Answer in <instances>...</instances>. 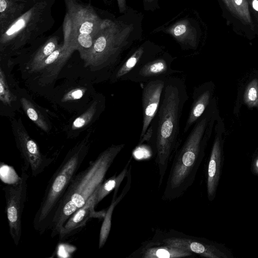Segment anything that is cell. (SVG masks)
<instances>
[{"label":"cell","instance_id":"13","mask_svg":"<svg viewBox=\"0 0 258 258\" xmlns=\"http://www.w3.org/2000/svg\"><path fill=\"white\" fill-rule=\"evenodd\" d=\"M165 79L147 81L142 84L143 121L140 139L148 128L158 111Z\"/></svg>","mask_w":258,"mask_h":258},{"label":"cell","instance_id":"21","mask_svg":"<svg viewBox=\"0 0 258 258\" xmlns=\"http://www.w3.org/2000/svg\"><path fill=\"white\" fill-rule=\"evenodd\" d=\"M168 33L171 34L181 46L182 49H196L198 46L196 29L187 20L177 22L169 28Z\"/></svg>","mask_w":258,"mask_h":258},{"label":"cell","instance_id":"12","mask_svg":"<svg viewBox=\"0 0 258 258\" xmlns=\"http://www.w3.org/2000/svg\"><path fill=\"white\" fill-rule=\"evenodd\" d=\"M163 52L162 48L150 42H145L131 51L111 76L112 82L123 81L131 72L153 59Z\"/></svg>","mask_w":258,"mask_h":258},{"label":"cell","instance_id":"11","mask_svg":"<svg viewBox=\"0 0 258 258\" xmlns=\"http://www.w3.org/2000/svg\"><path fill=\"white\" fill-rule=\"evenodd\" d=\"M175 57L167 52H162L153 59L128 74L123 81L143 83L157 79H166L182 71L172 68Z\"/></svg>","mask_w":258,"mask_h":258},{"label":"cell","instance_id":"4","mask_svg":"<svg viewBox=\"0 0 258 258\" xmlns=\"http://www.w3.org/2000/svg\"><path fill=\"white\" fill-rule=\"evenodd\" d=\"M125 145H111L91 161L85 169L76 174L54 213L49 230L52 238L59 235L67 220L85 204L103 182L109 167Z\"/></svg>","mask_w":258,"mask_h":258},{"label":"cell","instance_id":"30","mask_svg":"<svg viewBox=\"0 0 258 258\" xmlns=\"http://www.w3.org/2000/svg\"><path fill=\"white\" fill-rule=\"evenodd\" d=\"M250 171L254 175L258 178V154L252 159L250 164Z\"/></svg>","mask_w":258,"mask_h":258},{"label":"cell","instance_id":"35","mask_svg":"<svg viewBox=\"0 0 258 258\" xmlns=\"http://www.w3.org/2000/svg\"><path fill=\"white\" fill-rule=\"evenodd\" d=\"M103 2L106 3L107 0H102Z\"/></svg>","mask_w":258,"mask_h":258},{"label":"cell","instance_id":"8","mask_svg":"<svg viewBox=\"0 0 258 258\" xmlns=\"http://www.w3.org/2000/svg\"><path fill=\"white\" fill-rule=\"evenodd\" d=\"M157 242L188 251L206 258H233L225 245L204 237L189 235L176 230L156 229L152 238Z\"/></svg>","mask_w":258,"mask_h":258},{"label":"cell","instance_id":"34","mask_svg":"<svg viewBox=\"0 0 258 258\" xmlns=\"http://www.w3.org/2000/svg\"><path fill=\"white\" fill-rule=\"evenodd\" d=\"M253 9L258 12V0H251Z\"/></svg>","mask_w":258,"mask_h":258},{"label":"cell","instance_id":"37","mask_svg":"<svg viewBox=\"0 0 258 258\" xmlns=\"http://www.w3.org/2000/svg\"><path fill=\"white\" fill-rule=\"evenodd\" d=\"M33 1H35V0H33Z\"/></svg>","mask_w":258,"mask_h":258},{"label":"cell","instance_id":"27","mask_svg":"<svg viewBox=\"0 0 258 258\" xmlns=\"http://www.w3.org/2000/svg\"><path fill=\"white\" fill-rule=\"evenodd\" d=\"M0 100L5 105H10L15 100V97L9 89L2 68L0 70Z\"/></svg>","mask_w":258,"mask_h":258},{"label":"cell","instance_id":"2","mask_svg":"<svg viewBox=\"0 0 258 258\" xmlns=\"http://www.w3.org/2000/svg\"><path fill=\"white\" fill-rule=\"evenodd\" d=\"M212 115L207 108L174 154L162 196L163 200L170 201L181 197L195 182L210 136Z\"/></svg>","mask_w":258,"mask_h":258},{"label":"cell","instance_id":"28","mask_svg":"<svg viewBox=\"0 0 258 258\" xmlns=\"http://www.w3.org/2000/svg\"><path fill=\"white\" fill-rule=\"evenodd\" d=\"M155 132L156 125L155 120L153 119L145 133L140 139L138 146L142 145L144 142H147L152 145L155 138Z\"/></svg>","mask_w":258,"mask_h":258},{"label":"cell","instance_id":"33","mask_svg":"<svg viewBox=\"0 0 258 258\" xmlns=\"http://www.w3.org/2000/svg\"><path fill=\"white\" fill-rule=\"evenodd\" d=\"M223 1L224 2L227 8L229 10V11L235 14L231 0H223Z\"/></svg>","mask_w":258,"mask_h":258},{"label":"cell","instance_id":"17","mask_svg":"<svg viewBox=\"0 0 258 258\" xmlns=\"http://www.w3.org/2000/svg\"><path fill=\"white\" fill-rule=\"evenodd\" d=\"M212 88L208 84L195 87L192 94V102L183 128L185 134L202 115L208 107L212 96Z\"/></svg>","mask_w":258,"mask_h":258},{"label":"cell","instance_id":"6","mask_svg":"<svg viewBox=\"0 0 258 258\" xmlns=\"http://www.w3.org/2000/svg\"><path fill=\"white\" fill-rule=\"evenodd\" d=\"M55 0H35L27 11L3 34L0 52L6 55L21 51L44 36L53 28Z\"/></svg>","mask_w":258,"mask_h":258},{"label":"cell","instance_id":"24","mask_svg":"<svg viewBox=\"0 0 258 258\" xmlns=\"http://www.w3.org/2000/svg\"><path fill=\"white\" fill-rule=\"evenodd\" d=\"M98 102L96 100L81 115L77 117L73 122L72 129L77 130L89 124L97 112Z\"/></svg>","mask_w":258,"mask_h":258},{"label":"cell","instance_id":"15","mask_svg":"<svg viewBox=\"0 0 258 258\" xmlns=\"http://www.w3.org/2000/svg\"><path fill=\"white\" fill-rule=\"evenodd\" d=\"M223 162V143L219 134H217L211 151L206 172L207 195L210 202H212L216 197Z\"/></svg>","mask_w":258,"mask_h":258},{"label":"cell","instance_id":"31","mask_svg":"<svg viewBox=\"0 0 258 258\" xmlns=\"http://www.w3.org/2000/svg\"><path fill=\"white\" fill-rule=\"evenodd\" d=\"M144 8L146 10H153L158 5V0H143Z\"/></svg>","mask_w":258,"mask_h":258},{"label":"cell","instance_id":"7","mask_svg":"<svg viewBox=\"0 0 258 258\" xmlns=\"http://www.w3.org/2000/svg\"><path fill=\"white\" fill-rule=\"evenodd\" d=\"M89 145L84 140L72 149L48 181L33 222L39 234L49 230L56 209L85 158Z\"/></svg>","mask_w":258,"mask_h":258},{"label":"cell","instance_id":"23","mask_svg":"<svg viewBox=\"0 0 258 258\" xmlns=\"http://www.w3.org/2000/svg\"><path fill=\"white\" fill-rule=\"evenodd\" d=\"M22 108L28 117L39 128L45 132L49 130V126L44 116L28 99L25 97L21 99Z\"/></svg>","mask_w":258,"mask_h":258},{"label":"cell","instance_id":"10","mask_svg":"<svg viewBox=\"0 0 258 258\" xmlns=\"http://www.w3.org/2000/svg\"><path fill=\"white\" fill-rule=\"evenodd\" d=\"M14 137L23 163L21 168L36 177L42 173L52 162V160L43 155L37 143L30 137L22 123L21 119L13 122Z\"/></svg>","mask_w":258,"mask_h":258},{"label":"cell","instance_id":"18","mask_svg":"<svg viewBox=\"0 0 258 258\" xmlns=\"http://www.w3.org/2000/svg\"><path fill=\"white\" fill-rule=\"evenodd\" d=\"M33 0H0V34L31 6Z\"/></svg>","mask_w":258,"mask_h":258},{"label":"cell","instance_id":"32","mask_svg":"<svg viewBox=\"0 0 258 258\" xmlns=\"http://www.w3.org/2000/svg\"><path fill=\"white\" fill-rule=\"evenodd\" d=\"M119 11L120 13H125L127 11L126 0H117Z\"/></svg>","mask_w":258,"mask_h":258},{"label":"cell","instance_id":"9","mask_svg":"<svg viewBox=\"0 0 258 258\" xmlns=\"http://www.w3.org/2000/svg\"><path fill=\"white\" fill-rule=\"evenodd\" d=\"M28 178V171L21 168L19 179L3 188L9 232L16 246L18 245L22 235V215L26 199Z\"/></svg>","mask_w":258,"mask_h":258},{"label":"cell","instance_id":"36","mask_svg":"<svg viewBox=\"0 0 258 258\" xmlns=\"http://www.w3.org/2000/svg\"><path fill=\"white\" fill-rule=\"evenodd\" d=\"M25 1H27V0H25Z\"/></svg>","mask_w":258,"mask_h":258},{"label":"cell","instance_id":"26","mask_svg":"<svg viewBox=\"0 0 258 258\" xmlns=\"http://www.w3.org/2000/svg\"><path fill=\"white\" fill-rule=\"evenodd\" d=\"M244 101L249 107L258 106V82L253 80L247 86L244 94Z\"/></svg>","mask_w":258,"mask_h":258},{"label":"cell","instance_id":"1","mask_svg":"<svg viewBox=\"0 0 258 258\" xmlns=\"http://www.w3.org/2000/svg\"><path fill=\"white\" fill-rule=\"evenodd\" d=\"M189 99L184 80L172 75L165 79L160 103L154 119L156 125L152 146L155 153L160 187L170 161L180 146V121Z\"/></svg>","mask_w":258,"mask_h":258},{"label":"cell","instance_id":"16","mask_svg":"<svg viewBox=\"0 0 258 258\" xmlns=\"http://www.w3.org/2000/svg\"><path fill=\"white\" fill-rule=\"evenodd\" d=\"M196 254L188 251L160 243L149 239L143 242L128 258H181L195 257Z\"/></svg>","mask_w":258,"mask_h":258},{"label":"cell","instance_id":"22","mask_svg":"<svg viewBox=\"0 0 258 258\" xmlns=\"http://www.w3.org/2000/svg\"><path fill=\"white\" fill-rule=\"evenodd\" d=\"M132 158H131L122 171L118 175L116 174L113 175L100 184L98 188L97 194V204L100 202L106 196L114 190L113 194L117 195L120 185L127 173L130 164H131Z\"/></svg>","mask_w":258,"mask_h":258},{"label":"cell","instance_id":"14","mask_svg":"<svg viewBox=\"0 0 258 258\" xmlns=\"http://www.w3.org/2000/svg\"><path fill=\"white\" fill-rule=\"evenodd\" d=\"M98 188L85 204L75 212L66 222L59 233V239H63L76 233L78 230L85 226L90 218L104 219L106 210H103L98 212L94 210L95 207L97 205Z\"/></svg>","mask_w":258,"mask_h":258},{"label":"cell","instance_id":"5","mask_svg":"<svg viewBox=\"0 0 258 258\" xmlns=\"http://www.w3.org/2000/svg\"><path fill=\"white\" fill-rule=\"evenodd\" d=\"M66 14L62 25L63 44L78 50L83 59L91 49L105 20L101 10L82 0H63Z\"/></svg>","mask_w":258,"mask_h":258},{"label":"cell","instance_id":"3","mask_svg":"<svg viewBox=\"0 0 258 258\" xmlns=\"http://www.w3.org/2000/svg\"><path fill=\"white\" fill-rule=\"evenodd\" d=\"M141 30V19L133 12L107 18L83 59L86 66L108 68L113 74L124 59L123 54L140 39Z\"/></svg>","mask_w":258,"mask_h":258},{"label":"cell","instance_id":"20","mask_svg":"<svg viewBox=\"0 0 258 258\" xmlns=\"http://www.w3.org/2000/svg\"><path fill=\"white\" fill-rule=\"evenodd\" d=\"M131 169L132 165L131 164L126 174L127 182L124 187L122 189L119 197H117V195H113L111 204L106 210V214L103 219V221L99 233L98 244L99 249H100L104 246L108 239L111 227L112 216L115 207L124 197L131 188L132 182Z\"/></svg>","mask_w":258,"mask_h":258},{"label":"cell","instance_id":"29","mask_svg":"<svg viewBox=\"0 0 258 258\" xmlns=\"http://www.w3.org/2000/svg\"><path fill=\"white\" fill-rule=\"evenodd\" d=\"M84 88H78L67 92L63 97L62 101L64 102L77 100L81 98L85 92Z\"/></svg>","mask_w":258,"mask_h":258},{"label":"cell","instance_id":"19","mask_svg":"<svg viewBox=\"0 0 258 258\" xmlns=\"http://www.w3.org/2000/svg\"><path fill=\"white\" fill-rule=\"evenodd\" d=\"M59 29L48 36H42L37 39L31 45L34 50L30 55L28 68L33 71L58 46Z\"/></svg>","mask_w":258,"mask_h":258},{"label":"cell","instance_id":"25","mask_svg":"<svg viewBox=\"0 0 258 258\" xmlns=\"http://www.w3.org/2000/svg\"><path fill=\"white\" fill-rule=\"evenodd\" d=\"M236 14L241 20L251 25L252 19L250 14L247 0H231Z\"/></svg>","mask_w":258,"mask_h":258}]
</instances>
